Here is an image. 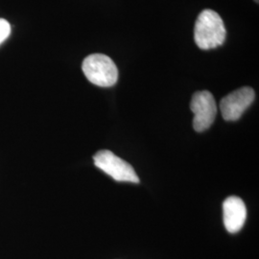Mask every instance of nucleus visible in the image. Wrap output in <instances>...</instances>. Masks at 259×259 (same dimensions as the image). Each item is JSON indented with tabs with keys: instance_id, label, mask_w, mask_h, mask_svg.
<instances>
[{
	"instance_id": "2",
	"label": "nucleus",
	"mask_w": 259,
	"mask_h": 259,
	"mask_svg": "<svg viewBox=\"0 0 259 259\" xmlns=\"http://www.w3.org/2000/svg\"><path fill=\"white\" fill-rule=\"evenodd\" d=\"M83 74L91 83L110 88L118 80V69L109 56L92 54L83 60L82 65Z\"/></svg>"
},
{
	"instance_id": "7",
	"label": "nucleus",
	"mask_w": 259,
	"mask_h": 259,
	"mask_svg": "<svg viewBox=\"0 0 259 259\" xmlns=\"http://www.w3.org/2000/svg\"><path fill=\"white\" fill-rule=\"evenodd\" d=\"M11 34V25L6 19H0V45L7 39Z\"/></svg>"
},
{
	"instance_id": "3",
	"label": "nucleus",
	"mask_w": 259,
	"mask_h": 259,
	"mask_svg": "<svg viewBox=\"0 0 259 259\" xmlns=\"http://www.w3.org/2000/svg\"><path fill=\"white\" fill-rule=\"evenodd\" d=\"M95 166L117 182L139 184V178L133 166L114 155L111 151L102 150L93 156Z\"/></svg>"
},
{
	"instance_id": "5",
	"label": "nucleus",
	"mask_w": 259,
	"mask_h": 259,
	"mask_svg": "<svg viewBox=\"0 0 259 259\" xmlns=\"http://www.w3.org/2000/svg\"><path fill=\"white\" fill-rule=\"evenodd\" d=\"M255 98L254 91L244 87L228 94L220 102L223 118L226 121L238 120Z\"/></svg>"
},
{
	"instance_id": "6",
	"label": "nucleus",
	"mask_w": 259,
	"mask_h": 259,
	"mask_svg": "<svg viewBox=\"0 0 259 259\" xmlns=\"http://www.w3.org/2000/svg\"><path fill=\"white\" fill-rule=\"evenodd\" d=\"M224 224L230 233L240 232L247 219V208L239 197L232 196L223 203Z\"/></svg>"
},
{
	"instance_id": "1",
	"label": "nucleus",
	"mask_w": 259,
	"mask_h": 259,
	"mask_svg": "<svg viewBox=\"0 0 259 259\" xmlns=\"http://www.w3.org/2000/svg\"><path fill=\"white\" fill-rule=\"evenodd\" d=\"M227 30L222 18L213 10L201 12L196 20L194 39L197 47L203 50L221 47L226 40Z\"/></svg>"
},
{
	"instance_id": "4",
	"label": "nucleus",
	"mask_w": 259,
	"mask_h": 259,
	"mask_svg": "<svg viewBox=\"0 0 259 259\" xmlns=\"http://www.w3.org/2000/svg\"><path fill=\"white\" fill-rule=\"evenodd\" d=\"M190 109L194 113L193 128L196 132H204L212 125L217 114V106L209 92L195 93L190 103Z\"/></svg>"
},
{
	"instance_id": "8",
	"label": "nucleus",
	"mask_w": 259,
	"mask_h": 259,
	"mask_svg": "<svg viewBox=\"0 0 259 259\" xmlns=\"http://www.w3.org/2000/svg\"><path fill=\"white\" fill-rule=\"evenodd\" d=\"M254 1H255V2H256V3H258V2H259V0H254Z\"/></svg>"
}]
</instances>
